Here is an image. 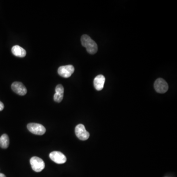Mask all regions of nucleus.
I'll return each mask as SVG.
<instances>
[{
  "instance_id": "1",
  "label": "nucleus",
  "mask_w": 177,
  "mask_h": 177,
  "mask_svg": "<svg viewBox=\"0 0 177 177\" xmlns=\"http://www.w3.org/2000/svg\"><path fill=\"white\" fill-rule=\"evenodd\" d=\"M81 43L83 46L86 48L87 51L91 54H95L98 51L97 44L95 41L87 35H84L81 38Z\"/></svg>"
},
{
  "instance_id": "2",
  "label": "nucleus",
  "mask_w": 177,
  "mask_h": 177,
  "mask_svg": "<svg viewBox=\"0 0 177 177\" xmlns=\"http://www.w3.org/2000/svg\"><path fill=\"white\" fill-rule=\"evenodd\" d=\"M30 164L32 169L36 172H41L45 167V163L43 160L37 156H33L31 159Z\"/></svg>"
},
{
  "instance_id": "3",
  "label": "nucleus",
  "mask_w": 177,
  "mask_h": 177,
  "mask_svg": "<svg viewBox=\"0 0 177 177\" xmlns=\"http://www.w3.org/2000/svg\"><path fill=\"white\" fill-rule=\"evenodd\" d=\"M27 128L31 132L35 135H42L46 132L45 127L41 124L37 123H30L28 125Z\"/></svg>"
},
{
  "instance_id": "4",
  "label": "nucleus",
  "mask_w": 177,
  "mask_h": 177,
  "mask_svg": "<svg viewBox=\"0 0 177 177\" xmlns=\"http://www.w3.org/2000/svg\"><path fill=\"white\" fill-rule=\"evenodd\" d=\"M75 132L78 139L81 140H86L90 137L89 133L86 130L85 126L82 124H79L76 126Z\"/></svg>"
},
{
  "instance_id": "5",
  "label": "nucleus",
  "mask_w": 177,
  "mask_h": 177,
  "mask_svg": "<svg viewBox=\"0 0 177 177\" xmlns=\"http://www.w3.org/2000/svg\"><path fill=\"white\" fill-rule=\"evenodd\" d=\"M154 88L157 92L160 94H164L168 91V85L162 78H158L155 82Z\"/></svg>"
},
{
  "instance_id": "6",
  "label": "nucleus",
  "mask_w": 177,
  "mask_h": 177,
  "mask_svg": "<svg viewBox=\"0 0 177 177\" xmlns=\"http://www.w3.org/2000/svg\"><path fill=\"white\" fill-rule=\"evenodd\" d=\"M74 72V68L73 65H66L60 66L58 69V73L62 77L68 78L72 76Z\"/></svg>"
},
{
  "instance_id": "7",
  "label": "nucleus",
  "mask_w": 177,
  "mask_h": 177,
  "mask_svg": "<svg viewBox=\"0 0 177 177\" xmlns=\"http://www.w3.org/2000/svg\"><path fill=\"white\" fill-rule=\"evenodd\" d=\"M49 158L57 164H64L66 162V156L60 152H52L49 154Z\"/></svg>"
},
{
  "instance_id": "8",
  "label": "nucleus",
  "mask_w": 177,
  "mask_h": 177,
  "mask_svg": "<svg viewBox=\"0 0 177 177\" xmlns=\"http://www.w3.org/2000/svg\"><path fill=\"white\" fill-rule=\"evenodd\" d=\"M12 88L14 92L20 95H25L27 92V88L21 82H15L13 83L12 84Z\"/></svg>"
},
{
  "instance_id": "9",
  "label": "nucleus",
  "mask_w": 177,
  "mask_h": 177,
  "mask_svg": "<svg viewBox=\"0 0 177 177\" xmlns=\"http://www.w3.org/2000/svg\"><path fill=\"white\" fill-rule=\"evenodd\" d=\"M105 78L102 75L96 76L94 80V87L97 91H101L104 87Z\"/></svg>"
},
{
  "instance_id": "10",
  "label": "nucleus",
  "mask_w": 177,
  "mask_h": 177,
  "mask_svg": "<svg viewBox=\"0 0 177 177\" xmlns=\"http://www.w3.org/2000/svg\"><path fill=\"white\" fill-rule=\"evenodd\" d=\"M55 95H54V100L57 102H61L64 98V88L61 84L56 86Z\"/></svg>"
},
{
  "instance_id": "11",
  "label": "nucleus",
  "mask_w": 177,
  "mask_h": 177,
  "mask_svg": "<svg viewBox=\"0 0 177 177\" xmlns=\"http://www.w3.org/2000/svg\"><path fill=\"white\" fill-rule=\"evenodd\" d=\"M12 51L13 55L18 57L23 58L26 55V50L19 45H15L12 47Z\"/></svg>"
},
{
  "instance_id": "12",
  "label": "nucleus",
  "mask_w": 177,
  "mask_h": 177,
  "mask_svg": "<svg viewBox=\"0 0 177 177\" xmlns=\"http://www.w3.org/2000/svg\"><path fill=\"white\" fill-rule=\"evenodd\" d=\"M9 139L8 135L4 134L0 137V147L3 149L8 148L9 146Z\"/></svg>"
},
{
  "instance_id": "13",
  "label": "nucleus",
  "mask_w": 177,
  "mask_h": 177,
  "mask_svg": "<svg viewBox=\"0 0 177 177\" xmlns=\"http://www.w3.org/2000/svg\"><path fill=\"white\" fill-rule=\"evenodd\" d=\"M4 108V104H3V102H2L0 101V111L3 110Z\"/></svg>"
},
{
  "instance_id": "14",
  "label": "nucleus",
  "mask_w": 177,
  "mask_h": 177,
  "mask_svg": "<svg viewBox=\"0 0 177 177\" xmlns=\"http://www.w3.org/2000/svg\"><path fill=\"white\" fill-rule=\"evenodd\" d=\"M0 177H6V176L3 173H0Z\"/></svg>"
}]
</instances>
